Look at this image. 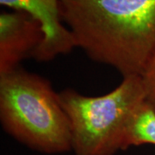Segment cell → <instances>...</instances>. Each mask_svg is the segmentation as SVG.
<instances>
[{"mask_svg": "<svg viewBox=\"0 0 155 155\" xmlns=\"http://www.w3.org/2000/svg\"><path fill=\"white\" fill-rule=\"evenodd\" d=\"M61 20L76 48L115 68L140 76L155 52V0H60Z\"/></svg>", "mask_w": 155, "mask_h": 155, "instance_id": "obj_1", "label": "cell"}, {"mask_svg": "<svg viewBox=\"0 0 155 155\" xmlns=\"http://www.w3.org/2000/svg\"><path fill=\"white\" fill-rule=\"evenodd\" d=\"M0 122L12 138L45 154L70 152L69 121L49 81L21 67L0 76Z\"/></svg>", "mask_w": 155, "mask_h": 155, "instance_id": "obj_2", "label": "cell"}, {"mask_svg": "<svg viewBox=\"0 0 155 155\" xmlns=\"http://www.w3.org/2000/svg\"><path fill=\"white\" fill-rule=\"evenodd\" d=\"M59 96L69 121L74 155H116L123 151L128 122L146 100L140 76L122 78L117 87L103 96H85L72 89Z\"/></svg>", "mask_w": 155, "mask_h": 155, "instance_id": "obj_3", "label": "cell"}, {"mask_svg": "<svg viewBox=\"0 0 155 155\" xmlns=\"http://www.w3.org/2000/svg\"><path fill=\"white\" fill-rule=\"evenodd\" d=\"M44 38L41 23L20 11L0 14V76L20 67L24 59L33 58Z\"/></svg>", "mask_w": 155, "mask_h": 155, "instance_id": "obj_4", "label": "cell"}, {"mask_svg": "<svg viewBox=\"0 0 155 155\" xmlns=\"http://www.w3.org/2000/svg\"><path fill=\"white\" fill-rule=\"evenodd\" d=\"M0 5L23 11L41 23L44 38L33 56L36 61H50L76 48L72 35L61 20L60 0H0Z\"/></svg>", "mask_w": 155, "mask_h": 155, "instance_id": "obj_5", "label": "cell"}, {"mask_svg": "<svg viewBox=\"0 0 155 155\" xmlns=\"http://www.w3.org/2000/svg\"><path fill=\"white\" fill-rule=\"evenodd\" d=\"M147 144L155 146V109L145 100L136 108L128 122L123 151Z\"/></svg>", "mask_w": 155, "mask_h": 155, "instance_id": "obj_6", "label": "cell"}, {"mask_svg": "<svg viewBox=\"0 0 155 155\" xmlns=\"http://www.w3.org/2000/svg\"><path fill=\"white\" fill-rule=\"evenodd\" d=\"M146 94V100L155 109V52L140 75Z\"/></svg>", "mask_w": 155, "mask_h": 155, "instance_id": "obj_7", "label": "cell"}]
</instances>
